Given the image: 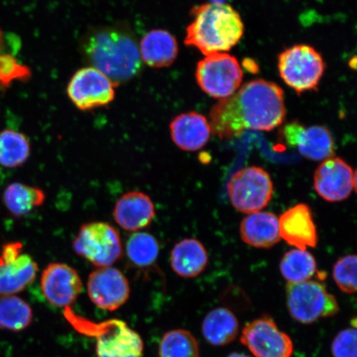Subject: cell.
Segmentation results:
<instances>
[{"mask_svg":"<svg viewBox=\"0 0 357 357\" xmlns=\"http://www.w3.org/2000/svg\"><path fill=\"white\" fill-rule=\"evenodd\" d=\"M80 50L88 63L116 86L141 73L139 46L135 35L125 25L100 26L89 31L80 43Z\"/></svg>","mask_w":357,"mask_h":357,"instance_id":"2","label":"cell"},{"mask_svg":"<svg viewBox=\"0 0 357 357\" xmlns=\"http://www.w3.org/2000/svg\"><path fill=\"white\" fill-rule=\"evenodd\" d=\"M227 189L231 204L236 211L250 214L261 211L269 204L274 185L264 169L249 167L234 173Z\"/></svg>","mask_w":357,"mask_h":357,"instance_id":"7","label":"cell"},{"mask_svg":"<svg viewBox=\"0 0 357 357\" xmlns=\"http://www.w3.org/2000/svg\"><path fill=\"white\" fill-rule=\"evenodd\" d=\"M278 220L281 239L297 249L316 247L318 234L311 209L307 204H296L281 214Z\"/></svg>","mask_w":357,"mask_h":357,"instance_id":"16","label":"cell"},{"mask_svg":"<svg viewBox=\"0 0 357 357\" xmlns=\"http://www.w3.org/2000/svg\"><path fill=\"white\" fill-rule=\"evenodd\" d=\"M31 75L29 67L20 64L10 53L0 54V86L8 87L15 80L26 82Z\"/></svg>","mask_w":357,"mask_h":357,"instance_id":"31","label":"cell"},{"mask_svg":"<svg viewBox=\"0 0 357 357\" xmlns=\"http://www.w3.org/2000/svg\"><path fill=\"white\" fill-rule=\"evenodd\" d=\"M356 328L342 330L333 339L331 351L333 357H356Z\"/></svg>","mask_w":357,"mask_h":357,"instance_id":"32","label":"cell"},{"mask_svg":"<svg viewBox=\"0 0 357 357\" xmlns=\"http://www.w3.org/2000/svg\"><path fill=\"white\" fill-rule=\"evenodd\" d=\"M155 214L153 200L140 191H130L124 194L114 208L116 222L128 231H137L149 227Z\"/></svg>","mask_w":357,"mask_h":357,"instance_id":"17","label":"cell"},{"mask_svg":"<svg viewBox=\"0 0 357 357\" xmlns=\"http://www.w3.org/2000/svg\"><path fill=\"white\" fill-rule=\"evenodd\" d=\"M280 270L289 283H301L310 280L317 271L314 256L307 250L293 249L284 254Z\"/></svg>","mask_w":357,"mask_h":357,"instance_id":"26","label":"cell"},{"mask_svg":"<svg viewBox=\"0 0 357 357\" xmlns=\"http://www.w3.org/2000/svg\"><path fill=\"white\" fill-rule=\"evenodd\" d=\"M213 2H216V3H225V2H223V0H213Z\"/></svg>","mask_w":357,"mask_h":357,"instance_id":"36","label":"cell"},{"mask_svg":"<svg viewBox=\"0 0 357 357\" xmlns=\"http://www.w3.org/2000/svg\"><path fill=\"white\" fill-rule=\"evenodd\" d=\"M314 178L317 193L328 202H340L356 191V172L342 158L324 160L316 169Z\"/></svg>","mask_w":357,"mask_h":357,"instance_id":"14","label":"cell"},{"mask_svg":"<svg viewBox=\"0 0 357 357\" xmlns=\"http://www.w3.org/2000/svg\"><path fill=\"white\" fill-rule=\"evenodd\" d=\"M33 321L32 307L16 296H0V329L21 332Z\"/></svg>","mask_w":357,"mask_h":357,"instance_id":"25","label":"cell"},{"mask_svg":"<svg viewBox=\"0 0 357 357\" xmlns=\"http://www.w3.org/2000/svg\"><path fill=\"white\" fill-rule=\"evenodd\" d=\"M333 279L339 289L347 294L356 292V256L343 257L335 263Z\"/></svg>","mask_w":357,"mask_h":357,"instance_id":"30","label":"cell"},{"mask_svg":"<svg viewBox=\"0 0 357 357\" xmlns=\"http://www.w3.org/2000/svg\"><path fill=\"white\" fill-rule=\"evenodd\" d=\"M206 249L197 239L185 238L176 244L171 252V265L183 278H195L208 265Z\"/></svg>","mask_w":357,"mask_h":357,"instance_id":"21","label":"cell"},{"mask_svg":"<svg viewBox=\"0 0 357 357\" xmlns=\"http://www.w3.org/2000/svg\"><path fill=\"white\" fill-rule=\"evenodd\" d=\"M30 142L24 134L10 129L0 132V166L16 168L29 159Z\"/></svg>","mask_w":357,"mask_h":357,"instance_id":"27","label":"cell"},{"mask_svg":"<svg viewBox=\"0 0 357 357\" xmlns=\"http://www.w3.org/2000/svg\"><path fill=\"white\" fill-rule=\"evenodd\" d=\"M195 78L200 89L208 96L222 100L234 95L240 88L243 71L234 56L225 52L213 53L199 62Z\"/></svg>","mask_w":357,"mask_h":357,"instance_id":"8","label":"cell"},{"mask_svg":"<svg viewBox=\"0 0 357 357\" xmlns=\"http://www.w3.org/2000/svg\"><path fill=\"white\" fill-rule=\"evenodd\" d=\"M116 84L100 70L89 66L79 69L71 77L67 95L77 109L92 110L109 105L115 97Z\"/></svg>","mask_w":357,"mask_h":357,"instance_id":"10","label":"cell"},{"mask_svg":"<svg viewBox=\"0 0 357 357\" xmlns=\"http://www.w3.org/2000/svg\"><path fill=\"white\" fill-rule=\"evenodd\" d=\"M239 324L234 312L226 307H218L205 316L202 333L213 346H226L238 337Z\"/></svg>","mask_w":357,"mask_h":357,"instance_id":"23","label":"cell"},{"mask_svg":"<svg viewBox=\"0 0 357 357\" xmlns=\"http://www.w3.org/2000/svg\"><path fill=\"white\" fill-rule=\"evenodd\" d=\"M169 132L174 144L185 151L202 149L212 133L208 120L196 112L176 116L169 124Z\"/></svg>","mask_w":357,"mask_h":357,"instance_id":"18","label":"cell"},{"mask_svg":"<svg viewBox=\"0 0 357 357\" xmlns=\"http://www.w3.org/2000/svg\"><path fill=\"white\" fill-rule=\"evenodd\" d=\"M190 13L194 20L187 26L185 44L204 56L229 52L243 38L242 17L229 4L204 3L192 8Z\"/></svg>","mask_w":357,"mask_h":357,"instance_id":"3","label":"cell"},{"mask_svg":"<svg viewBox=\"0 0 357 357\" xmlns=\"http://www.w3.org/2000/svg\"><path fill=\"white\" fill-rule=\"evenodd\" d=\"M138 46L142 61L153 68L172 66L178 53L176 38L163 29H153L146 33Z\"/></svg>","mask_w":357,"mask_h":357,"instance_id":"19","label":"cell"},{"mask_svg":"<svg viewBox=\"0 0 357 357\" xmlns=\"http://www.w3.org/2000/svg\"><path fill=\"white\" fill-rule=\"evenodd\" d=\"M280 132L287 144L296 149L303 158L324 162L334 156V138L328 128L318 125L305 127L294 121L285 124Z\"/></svg>","mask_w":357,"mask_h":357,"instance_id":"13","label":"cell"},{"mask_svg":"<svg viewBox=\"0 0 357 357\" xmlns=\"http://www.w3.org/2000/svg\"><path fill=\"white\" fill-rule=\"evenodd\" d=\"M280 77L298 95L318 91L326 64L322 56L309 45H296L279 56Z\"/></svg>","mask_w":357,"mask_h":357,"instance_id":"4","label":"cell"},{"mask_svg":"<svg viewBox=\"0 0 357 357\" xmlns=\"http://www.w3.org/2000/svg\"><path fill=\"white\" fill-rule=\"evenodd\" d=\"M227 357H250L248 355L242 354H236V352H234V354H230Z\"/></svg>","mask_w":357,"mask_h":357,"instance_id":"35","label":"cell"},{"mask_svg":"<svg viewBox=\"0 0 357 357\" xmlns=\"http://www.w3.org/2000/svg\"><path fill=\"white\" fill-rule=\"evenodd\" d=\"M159 357H199V343L187 330H171L160 340Z\"/></svg>","mask_w":357,"mask_h":357,"instance_id":"28","label":"cell"},{"mask_svg":"<svg viewBox=\"0 0 357 357\" xmlns=\"http://www.w3.org/2000/svg\"><path fill=\"white\" fill-rule=\"evenodd\" d=\"M38 272L37 262L29 254L0 265V296H15L33 283Z\"/></svg>","mask_w":357,"mask_h":357,"instance_id":"22","label":"cell"},{"mask_svg":"<svg viewBox=\"0 0 357 357\" xmlns=\"http://www.w3.org/2000/svg\"><path fill=\"white\" fill-rule=\"evenodd\" d=\"M84 330L91 332L96 339L98 357H142L144 342L139 334L122 320L110 319L100 324H91L82 319Z\"/></svg>","mask_w":357,"mask_h":357,"instance_id":"9","label":"cell"},{"mask_svg":"<svg viewBox=\"0 0 357 357\" xmlns=\"http://www.w3.org/2000/svg\"><path fill=\"white\" fill-rule=\"evenodd\" d=\"M3 199L8 211L16 217H21L41 206L46 195L37 187L15 182L4 190Z\"/></svg>","mask_w":357,"mask_h":357,"instance_id":"24","label":"cell"},{"mask_svg":"<svg viewBox=\"0 0 357 357\" xmlns=\"http://www.w3.org/2000/svg\"><path fill=\"white\" fill-rule=\"evenodd\" d=\"M287 116L283 89L264 79L243 84L220 100L209 114L212 132L222 140L239 137L245 131L270 132Z\"/></svg>","mask_w":357,"mask_h":357,"instance_id":"1","label":"cell"},{"mask_svg":"<svg viewBox=\"0 0 357 357\" xmlns=\"http://www.w3.org/2000/svg\"><path fill=\"white\" fill-rule=\"evenodd\" d=\"M73 248L77 255L99 268L109 267L123 256L118 230L104 222H89L80 227Z\"/></svg>","mask_w":357,"mask_h":357,"instance_id":"6","label":"cell"},{"mask_svg":"<svg viewBox=\"0 0 357 357\" xmlns=\"http://www.w3.org/2000/svg\"><path fill=\"white\" fill-rule=\"evenodd\" d=\"M240 235L243 242L252 247H274L281 239L278 218L269 212L250 213L241 222Z\"/></svg>","mask_w":357,"mask_h":357,"instance_id":"20","label":"cell"},{"mask_svg":"<svg viewBox=\"0 0 357 357\" xmlns=\"http://www.w3.org/2000/svg\"><path fill=\"white\" fill-rule=\"evenodd\" d=\"M87 289L93 305L113 312L120 309L130 297V285L126 276L114 267L99 268L89 276Z\"/></svg>","mask_w":357,"mask_h":357,"instance_id":"12","label":"cell"},{"mask_svg":"<svg viewBox=\"0 0 357 357\" xmlns=\"http://www.w3.org/2000/svg\"><path fill=\"white\" fill-rule=\"evenodd\" d=\"M127 255L133 265L146 267L153 265L158 259L160 247L155 236L147 233H136L127 243Z\"/></svg>","mask_w":357,"mask_h":357,"instance_id":"29","label":"cell"},{"mask_svg":"<svg viewBox=\"0 0 357 357\" xmlns=\"http://www.w3.org/2000/svg\"><path fill=\"white\" fill-rule=\"evenodd\" d=\"M241 342L256 357H291L294 351L292 339L269 317L245 325Z\"/></svg>","mask_w":357,"mask_h":357,"instance_id":"11","label":"cell"},{"mask_svg":"<svg viewBox=\"0 0 357 357\" xmlns=\"http://www.w3.org/2000/svg\"><path fill=\"white\" fill-rule=\"evenodd\" d=\"M22 244L20 242L10 243L3 245L0 254V265L15 261L22 254Z\"/></svg>","mask_w":357,"mask_h":357,"instance_id":"33","label":"cell"},{"mask_svg":"<svg viewBox=\"0 0 357 357\" xmlns=\"http://www.w3.org/2000/svg\"><path fill=\"white\" fill-rule=\"evenodd\" d=\"M3 45H4V38H3V33L2 32V30L0 29V54H3Z\"/></svg>","mask_w":357,"mask_h":357,"instance_id":"34","label":"cell"},{"mask_svg":"<svg viewBox=\"0 0 357 357\" xmlns=\"http://www.w3.org/2000/svg\"><path fill=\"white\" fill-rule=\"evenodd\" d=\"M287 301L289 314L303 324H311L319 319L331 318L339 311L336 298L319 281L289 283Z\"/></svg>","mask_w":357,"mask_h":357,"instance_id":"5","label":"cell"},{"mask_svg":"<svg viewBox=\"0 0 357 357\" xmlns=\"http://www.w3.org/2000/svg\"><path fill=\"white\" fill-rule=\"evenodd\" d=\"M41 288L51 305L66 309L77 301L83 284L73 267L63 263H52L43 272Z\"/></svg>","mask_w":357,"mask_h":357,"instance_id":"15","label":"cell"}]
</instances>
